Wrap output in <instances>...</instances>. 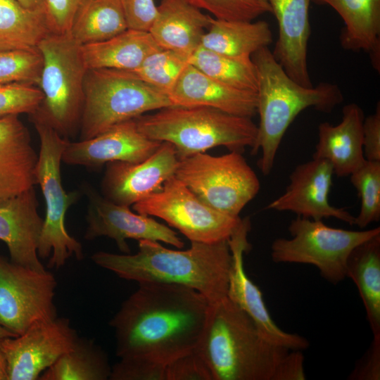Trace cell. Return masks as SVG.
I'll return each instance as SVG.
<instances>
[{"instance_id": "22", "label": "cell", "mask_w": 380, "mask_h": 380, "mask_svg": "<svg viewBox=\"0 0 380 380\" xmlns=\"http://www.w3.org/2000/svg\"><path fill=\"white\" fill-rule=\"evenodd\" d=\"M364 119L362 108L351 103L343 108L342 119L337 125L321 122L312 158L327 160L338 177L350 176L366 160L363 152Z\"/></svg>"}, {"instance_id": "32", "label": "cell", "mask_w": 380, "mask_h": 380, "mask_svg": "<svg viewBox=\"0 0 380 380\" xmlns=\"http://www.w3.org/2000/svg\"><path fill=\"white\" fill-rule=\"evenodd\" d=\"M190 64L224 84L257 93V72L251 57L229 56L200 46L191 55Z\"/></svg>"}, {"instance_id": "48", "label": "cell", "mask_w": 380, "mask_h": 380, "mask_svg": "<svg viewBox=\"0 0 380 380\" xmlns=\"http://www.w3.org/2000/svg\"><path fill=\"white\" fill-rule=\"evenodd\" d=\"M257 1H260V3H262V4H265V5L270 6L267 0H257Z\"/></svg>"}, {"instance_id": "44", "label": "cell", "mask_w": 380, "mask_h": 380, "mask_svg": "<svg viewBox=\"0 0 380 380\" xmlns=\"http://www.w3.org/2000/svg\"><path fill=\"white\" fill-rule=\"evenodd\" d=\"M304 356L301 350H291L281 365L276 380H304Z\"/></svg>"}, {"instance_id": "14", "label": "cell", "mask_w": 380, "mask_h": 380, "mask_svg": "<svg viewBox=\"0 0 380 380\" xmlns=\"http://www.w3.org/2000/svg\"><path fill=\"white\" fill-rule=\"evenodd\" d=\"M82 190L88 201L85 239L108 237L125 254L130 253L126 241L130 239L156 241L183 248L184 243L182 239L168 226L151 216L133 213L129 207L109 201L89 184H83Z\"/></svg>"}, {"instance_id": "36", "label": "cell", "mask_w": 380, "mask_h": 380, "mask_svg": "<svg viewBox=\"0 0 380 380\" xmlns=\"http://www.w3.org/2000/svg\"><path fill=\"white\" fill-rule=\"evenodd\" d=\"M199 9L225 20L253 21L265 13H272L270 6L257 0H186Z\"/></svg>"}, {"instance_id": "11", "label": "cell", "mask_w": 380, "mask_h": 380, "mask_svg": "<svg viewBox=\"0 0 380 380\" xmlns=\"http://www.w3.org/2000/svg\"><path fill=\"white\" fill-rule=\"evenodd\" d=\"M132 207L137 213L163 220L191 241L203 243L228 240L241 219L207 205L175 175Z\"/></svg>"}, {"instance_id": "40", "label": "cell", "mask_w": 380, "mask_h": 380, "mask_svg": "<svg viewBox=\"0 0 380 380\" xmlns=\"http://www.w3.org/2000/svg\"><path fill=\"white\" fill-rule=\"evenodd\" d=\"M86 0H44L43 9L51 31L69 33L78 10Z\"/></svg>"}, {"instance_id": "16", "label": "cell", "mask_w": 380, "mask_h": 380, "mask_svg": "<svg viewBox=\"0 0 380 380\" xmlns=\"http://www.w3.org/2000/svg\"><path fill=\"white\" fill-rule=\"evenodd\" d=\"M179 162L173 145L163 141L143 161L108 163L101 182L102 195L116 204L133 205L160 191L175 175Z\"/></svg>"}, {"instance_id": "3", "label": "cell", "mask_w": 380, "mask_h": 380, "mask_svg": "<svg viewBox=\"0 0 380 380\" xmlns=\"http://www.w3.org/2000/svg\"><path fill=\"white\" fill-rule=\"evenodd\" d=\"M195 350L213 380H276L291 350L267 341L251 317L227 297L210 305Z\"/></svg>"}, {"instance_id": "9", "label": "cell", "mask_w": 380, "mask_h": 380, "mask_svg": "<svg viewBox=\"0 0 380 380\" xmlns=\"http://www.w3.org/2000/svg\"><path fill=\"white\" fill-rule=\"evenodd\" d=\"M291 239L277 238L271 245V258L277 263L311 265L322 277L337 284L346 277V263L359 244L380 234V228L348 230L326 225L322 220L297 216L290 222Z\"/></svg>"}, {"instance_id": "31", "label": "cell", "mask_w": 380, "mask_h": 380, "mask_svg": "<svg viewBox=\"0 0 380 380\" xmlns=\"http://www.w3.org/2000/svg\"><path fill=\"white\" fill-rule=\"evenodd\" d=\"M112 367L107 355L91 339L78 337L72 348L60 357L39 380H107Z\"/></svg>"}, {"instance_id": "34", "label": "cell", "mask_w": 380, "mask_h": 380, "mask_svg": "<svg viewBox=\"0 0 380 380\" xmlns=\"http://www.w3.org/2000/svg\"><path fill=\"white\" fill-rule=\"evenodd\" d=\"M350 177L361 203L354 224L364 229L380 220V161L366 160Z\"/></svg>"}, {"instance_id": "42", "label": "cell", "mask_w": 380, "mask_h": 380, "mask_svg": "<svg viewBox=\"0 0 380 380\" xmlns=\"http://www.w3.org/2000/svg\"><path fill=\"white\" fill-rule=\"evenodd\" d=\"M374 338L366 354L348 376L353 380L380 379V334Z\"/></svg>"}, {"instance_id": "10", "label": "cell", "mask_w": 380, "mask_h": 380, "mask_svg": "<svg viewBox=\"0 0 380 380\" xmlns=\"http://www.w3.org/2000/svg\"><path fill=\"white\" fill-rule=\"evenodd\" d=\"M175 176L207 205L234 217L260 188L255 172L237 151L186 157L179 160Z\"/></svg>"}, {"instance_id": "43", "label": "cell", "mask_w": 380, "mask_h": 380, "mask_svg": "<svg viewBox=\"0 0 380 380\" xmlns=\"http://www.w3.org/2000/svg\"><path fill=\"white\" fill-rule=\"evenodd\" d=\"M363 152L367 160L380 161V103L375 112L365 118L362 127Z\"/></svg>"}, {"instance_id": "19", "label": "cell", "mask_w": 380, "mask_h": 380, "mask_svg": "<svg viewBox=\"0 0 380 380\" xmlns=\"http://www.w3.org/2000/svg\"><path fill=\"white\" fill-rule=\"evenodd\" d=\"M34 186L16 194L0 196V240L10 260L36 270H45L37 248L43 226Z\"/></svg>"}, {"instance_id": "45", "label": "cell", "mask_w": 380, "mask_h": 380, "mask_svg": "<svg viewBox=\"0 0 380 380\" xmlns=\"http://www.w3.org/2000/svg\"><path fill=\"white\" fill-rule=\"evenodd\" d=\"M25 7L37 9L43 8L44 0H16Z\"/></svg>"}, {"instance_id": "41", "label": "cell", "mask_w": 380, "mask_h": 380, "mask_svg": "<svg viewBox=\"0 0 380 380\" xmlns=\"http://www.w3.org/2000/svg\"><path fill=\"white\" fill-rule=\"evenodd\" d=\"M128 29L148 32L157 14L154 0H121Z\"/></svg>"}, {"instance_id": "17", "label": "cell", "mask_w": 380, "mask_h": 380, "mask_svg": "<svg viewBox=\"0 0 380 380\" xmlns=\"http://www.w3.org/2000/svg\"><path fill=\"white\" fill-rule=\"evenodd\" d=\"M334 175L331 165L326 160L312 158L297 165L289 176L290 182L285 191L265 209L290 211L314 220L334 217L353 225V215L329 203Z\"/></svg>"}, {"instance_id": "24", "label": "cell", "mask_w": 380, "mask_h": 380, "mask_svg": "<svg viewBox=\"0 0 380 380\" xmlns=\"http://www.w3.org/2000/svg\"><path fill=\"white\" fill-rule=\"evenodd\" d=\"M210 18L186 0H161L148 32L161 49L191 56L201 46Z\"/></svg>"}, {"instance_id": "33", "label": "cell", "mask_w": 380, "mask_h": 380, "mask_svg": "<svg viewBox=\"0 0 380 380\" xmlns=\"http://www.w3.org/2000/svg\"><path fill=\"white\" fill-rule=\"evenodd\" d=\"M189 64L190 56L162 49L148 55L137 69L129 72L168 96Z\"/></svg>"}, {"instance_id": "21", "label": "cell", "mask_w": 380, "mask_h": 380, "mask_svg": "<svg viewBox=\"0 0 380 380\" xmlns=\"http://www.w3.org/2000/svg\"><path fill=\"white\" fill-rule=\"evenodd\" d=\"M172 106H206L252 118L257 114V94L224 84L189 64L168 95Z\"/></svg>"}, {"instance_id": "5", "label": "cell", "mask_w": 380, "mask_h": 380, "mask_svg": "<svg viewBox=\"0 0 380 380\" xmlns=\"http://www.w3.org/2000/svg\"><path fill=\"white\" fill-rule=\"evenodd\" d=\"M135 120L148 139L172 144L179 160L217 146L242 153L253 146L258 134L252 118L206 106H172Z\"/></svg>"}, {"instance_id": "29", "label": "cell", "mask_w": 380, "mask_h": 380, "mask_svg": "<svg viewBox=\"0 0 380 380\" xmlns=\"http://www.w3.org/2000/svg\"><path fill=\"white\" fill-rule=\"evenodd\" d=\"M51 33L43 8L32 9L16 0H0V49L36 50Z\"/></svg>"}, {"instance_id": "35", "label": "cell", "mask_w": 380, "mask_h": 380, "mask_svg": "<svg viewBox=\"0 0 380 380\" xmlns=\"http://www.w3.org/2000/svg\"><path fill=\"white\" fill-rule=\"evenodd\" d=\"M42 58L36 50L0 49V84L27 83L38 86Z\"/></svg>"}, {"instance_id": "12", "label": "cell", "mask_w": 380, "mask_h": 380, "mask_svg": "<svg viewBox=\"0 0 380 380\" xmlns=\"http://www.w3.org/2000/svg\"><path fill=\"white\" fill-rule=\"evenodd\" d=\"M56 286L51 272L18 265L0 255V324L18 336L37 323L56 318Z\"/></svg>"}, {"instance_id": "6", "label": "cell", "mask_w": 380, "mask_h": 380, "mask_svg": "<svg viewBox=\"0 0 380 380\" xmlns=\"http://www.w3.org/2000/svg\"><path fill=\"white\" fill-rule=\"evenodd\" d=\"M81 46L69 33H51L39 44L43 99L30 119L41 120L68 139L80 131L87 68Z\"/></svg>"}, {"instance_id": "47", "label": "cell", "mask_w": 380, "mask_h": 380, "mask_svg": "<svg viewBox=\"0 0 380 380\" xmlns=\"http://www.w3.org/2000/svg\"><path fill=\"white\" fill-rule=\"evenodd\" d=\"M17 335L13 334L12 332L9 331L8 330H7L6 329H5L4 327H3L1 324H0V340L3 339V338H7V337H13V336H16Z\"/></svg>"}, {"instance_id": "30", "label": "cell", "mask_w": 380, "mask_h": 380, "mask_svg": "<svg viewBox=\"0 0 380 380\" xmlns=\"http://www.w3.org/2000/svg\"><path fill=\"white\" fill-rule=\"evenodd\" d=\"M128 29L121 0H86L69 34L80 46L102 42Z\"/></svg>"}, {"instance_id": "15", "label": "cell", "mask_w": 380, "mask_h": 380, "mask_svg": "<svg viewBox=\"0 0 380 380\" xmlns=\"http://www.w3.org/2000/svg\"><path fill=\"white\" fill-rule=\"evenodd\" d=\"M250 229L249 217L241 218L227 240L232 261L227 297L251 317L262 336L270 342L291 350H306L310 343L305 337L286 332L274 323L266 307L261 291L245 272L243 255L251 248L248 241Z\"/></svg>"}, {"instance_id": "46", "label": "cell", "mask_w": 380, "mask_h": 380, "mask_svg": "<svg viewBox=\"0 0 380 380\" xmlns=\"http://www.w3.org/2000/svg\"><path fill=\"white\" fill-rule=\"evenodd\" d=\"M1 341V340H0ZM0 380H8L7 366L5 357L0 347Z\"/></svg>"}, {"instance_id": "2", "label": "cell", "mask_w": 380, "mask_h": 380, "mask_svg": "<svg viewBox=\"0 0 380 380\" xmlns=\"http://www.w3.org/2000/svg\"><path fill=\"white\" fill-rule=\"evenodd\" d=\"M134 254L98 251L91 260L118 277L140 282L184 286L202 294L212 304L227 297L232 256L228 241H191L186 250H172L160 242L138 241Z\"/></svg>"}, {"instance_id": "1", "label": "cell", "mask_w": 380, "mask_h": 380, "mask_svg": "<svg viewBox=\"0 0 380 380\" xmlns=\"http://www.w3.org/2000/svg\"><path fill=\"white\" fill-rule=\"evenodd\" d=\"M109 322L120 357L167 364L194 350L211 303L196 290L177 284L140 282Z\"/></svg>"}, {"instance_id": "25", "label": "cell", "mask_w": 380, "mask_h": 380, "mask_svg": "<svg viewBox=\"0 0 380 380\" xmlns=\"http://www.w3.org/2000/svg\"><path fill=\"white\" fill-rule=\"evenodd\" d=\"M328 5L341 17L342 47L369 53L373 68L380 70V0H312Z\"/></svg>"}, {"instance_id": "8", "label": "cell", "mask_w": 380, "mask_h": 380, "mask_svg": "<svg viewBox=\"0 0 380 380\" xmlns=\"http://www.w3.org/2000/svg\"><path fill=\"white\" fill-rule=\"evenodd\" d=\"M172 106L166 94L129 71L88 69L80 140L92 138L146 112Z\"/></svg>"}, {"instance_id": "20", "label": "cell", "mask_w": 380, "mask_h": 380, "mask_svg": "<svg viewBox=\"0 0 380 380\" xmlns=\"http://www.w3.org/2000/svg\"><path fill=\"white\" fill-rule=\"evenodd\" d=\"M275 16L279 36L272 54L286 74L306 87H312L307 63L312 0H267Z\"/></svg>"}, {"instance_id": "18", "label": "cell", "mask_w": 380, "mask_h": 380, "mask_svg": "<svg viewBox=\"0 0 380 380\" xmlns=\"http://www.w3.org/2000/svg\"><path fill=\"white\" fill-rule=\"evenodd\" d=\"M160 144L143 134L134 118L88 139L74 142L68 140L62 162L91 168L115 161L138 163L152 155Z\"/></svg>"}, {"instance_id": "38", "label": "cell", "mask_w": 380, "mask_h": 380, "mask_svg": "<svg viewBox=\"0 0 380 380\" xmlns=\"http://www.w3.org/2000/svg\"><path fill=\"white\" fill-rule=\"evenodd\" d=\"M120 359L112 366L110 380H165L167 364L139 357Z\"/></svg>"}, {"instance_id": "37", "label": "cell", "mask_w": 380, "mask_h": 380, "mask_svg": "<svg viewBox=\"0 0 380 380\" xmlns=\"http://www.w3.org/2000/svg\"><path fill=\"white\" fill-rule=\"evenodd\" d=\"M43 99L40 89L27 83L0 84V118L28 115L34 112Z\"/></svg>"}, {"instance_id": "13", "label": "cell", "mask_w": 380, "mask_h": 380, "mask_svg": "<svg viewBox=\"0 0 380 380\" xmlns=\"http://www.w3.org/2000/svg\"><path fill=\"white\" fill-rule=\"evenodd\" d=\"M78 337L68 318L57 317L37 323L20 335L1 339L8 380H38L72 348Z\"/></svg>"}, {"instance_id": "26", "label": "cell", "mask_w": 380, "mask_h": 380, "mask_svg": "<svg viewBox=\"0 0 380 380\" xmlns=\"http://www.w3.org/2000/svg\"><path fill=\"white\" fill-rule=\"evenodd\" d=\"M80 47L87 69L126 71L137 69L148 55L162 49L148 32L132 29Z\"/></svg>"}, {"instance_id": "7", "label": "cell", "mask_w": 380, "mask_h": 380, "mask_svg": "<svg viewBox=\"0 0 380 380\" xmlns=\"http://www.w3.org/2000/svg\"><path fill=\"white\" fill-rule=\"evenodd\" d=\"M30 120L40 141L34 176L46 204L37 253L39 258H49V268L58 269L70 258L79 260L84 258L82 245L68 234L65 227L67 210L77 202L80 193L77 191L67 193L62 185L61 164L68 139L48 124L39 120Z\"/></svg>"}, {"instance_id": "23", "label": "cell", "mask_w": 380, "mask_h": 380, "mask_svg": "<svg viewBox=\"0 0 380 380\" xmlns=\"http://www.w3.org/2000/svg\"><path fill=\"white\" fill-rule=\"evenodd\" d=\"M37 159L30 132L18 115L0 118V196L16 194L37 184Z\"/></svg>"}, {"instance_id": "27", "label": "cell", "mask_w": 380, "mask_h": 380, "mask_svg": "<svg viewBox=\"0 0 380 380\" xmlns=\"http://www.w3.org/2000/svg\"><path fill=\"white\" fill-rule=\"evenodd\" d=\"M272 41L270 25L265 20H225L210 16L201 46L229 56L251 58Z\"/></svg>"}, {"instance_id": "28", "label": "cell", "mask_w": 380, "mask_h": 380, "mask_svg": "<svg viewBox=\"0 0 380 380\" xmlns=\"http://www.w3.org/2000/svg\"><path fill=\"white\" fill-rule=\"evenodd\" d=\"M346 277L357 286L372 334H380V234L351 251Z\"/></svg>"}, {"instance_id": "39", "label": "cell", "mask_w": 380, "mask_h": 380, "mask_svg": "<svg viewBox=\"0 0 380 380\" xmlns=\"http://www.w3.org/2000/svg\"><path fill=\"white\" fill-rule=\"evenodd\" d=\"M165 380H213L202 357L194 349L166 365Z\"/></svg>"}, {"instance_id": "4", "label": "cell", "mask_w": 380, "mask_h": 380, "mask_svg": "<svg viewBox=\"0 0 380 380\" xmlns=\"http://www.w3.org/2000/svg\"><path fill=\"white\" fill-rule=\"evenodd\" d=\"M251 59L258 77L260 122L251 154L261 151L258 166L263 175H268L284 135L296 116L310 107L330 113L343 101V96L338 85L329 82L311 87L300 85L286 74L268 47L257 51Z\"/></svg>"}]
</instances>
